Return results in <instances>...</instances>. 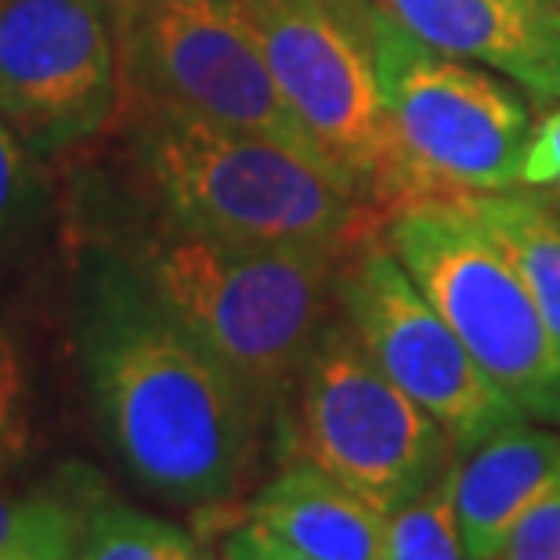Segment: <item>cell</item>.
<instances>
[{
	"instance_id": "9a60e30c",
	"label": "cell",
	"mask_w": 560,
	"mask_h": 560,
	"mask_svg": "<svg viewBox=\"0 0 560 560\" xmlns=\"http://www.w3.org/2000/svg\"><path fill=\"white\" fill-rule=\"evenodd\" d=\"M94 499V485L73 470L40 488H11L0 474V557L77 560Z\"/></svg>"
},
{
	"instance_id": "ba28073f",
	"label": "cell",
	"mask_w": 560,
	"mask_h": 560,
	"mask_svg": "<svg viewBox=\"0 0 560 560\" xmlns=\"http://www.w3.org/2000/svg\"><path fill=\"white\" fill-rule=\"evenodd\" d=\"M113 15L124 105L268 135L318 156L282 102L240 0H120Z\"/></svg>"
},
{
	"instance_id": "d6986e66",
	"label": "cell",
	"mask_w": 560,
	"mask_h": 560,
	"mask_svg": "<svg viewBox=\"0 0 560 560\" xmlns=\"http://www.w3.org/2000/svg\"><path fill=\"white\" fill-rule=\"evenodd\" d=\"M30 445V384L15 337L0 326V474L26 456Z\"/></svg>"
},
{
	"instance_id": "6da1fadb",
	"label": "cell",
	"mask_w": 560,
	"mask_h": 560,
	"mask_svg": "<svg viewBox=\"0 0 560 560\" xmlns=\"http://www.w3.org/2000/svg\"><path fill=\"white\" fill-rule=\"evenodd\" d=\"M69 332L94 423L145 492L188 510L243 492L268 423L260 405L94 235L77 246Z\"/></svg>"
},
{
	"instance_id": "e0dca14e",
	"label": "cell",
	"mask_w": 560,
	"mask_h": 560,
	"mask_svg": "<svg viewBox=\"0 0 560 560\" xmlns=\"http://www.w3.org/2000/svg\"><path fill=\"white\" fill-rule=\"evenodd\" d=\"M196 539L177 524L98 495L88 514L77 560H185Z\"/></svg>"
},
{
	"instance_id": "5bb4252c",
	"label": "cell",
	"mask_w": 560,
	"mask_h": 560,
	"mask_svg": "<svg viewBox=\"0 0 560 560\" xmlns=\"http://www.w3.org/2000/svg\"><path fill=\"white\" fill-rule=\"evenodd\" d=\"M467 207L517 265L560 351V207L532 196V188L528 192H514V188L470 192Z\"/></svg>"
},
{
	"instance_id": "5b68a950",
	"label": "cell",
	"mask_w": 560,
	"mask_h": 560,
	"mask_svg": "<svg viewBox=\"0 0 560 560\" xmlns=\"http://www.w3.org/2000/svg\"><path fill=\"white\" fill-rule=\"evenodd\" d=\"M384 240L495 387L524 416L560 423V351L550 326L467 196L398 210Z\"/></svg>"
},
{
	"instance_id": "7a4b0ae2",
	"label": "cell",
	"mask_w": 560,
	"mask_h": 560,
	"mask_svg": "<svg viewBox=\"0 0 560 560\" xmlns=\"http://www.w3.org/2000/svg\"><path fill=\"white\" fill-rule=\"evenodd\" d=\"M83 235L109 243L138 279L243 380L268 423L290 405L304 359L337 315L348 257L207 235L138 207L105 177L77 188Z\"/></svg>"
},
{
	"instance_id": "8fae6325",
	"label": "cell",
	"mask_w": 560,
	"mask_h": 560,
	"mask_svg": "<svg viewBox=\"0 0 560 560\" xmlns=\"http://www.w3.org/2000/svg\"><path fill=\"white\" fill-rule=\"evenodd\" d=\"M384 8L434 51L560 102V0H384Z\"/></svg>"
},
{
	"instance_id": "52a82bcc",
	"label": "cell",
	"mask_w": 560,
	"mask_h": 560,
	"mask_svg": "<svg viewBox=\"0 0 560 560\" xmlns=\"http://www.w3.org/2000/svg\"><path fill=\"white\" fill-rule=\"evenodd\" d=\"M365 47L398 145L438 199L521 185L535 124L517 91L434 51L380 4Z\"/></svg>"
},
{
	"instance_id": "277c9868",
	"label": "cell",
	"mask_w": 560,
	"mask_h": 560,
	"mask_svg": "<svg viewBox=\"0 0 560 560\" xmlns=\"http://www.w3.org/2000/svg\"><path fill=\"white\" fill-rule=\"evenodd\" d=\"M276 427L290 459L315 463L384 514L459 459L445 427L376 365L340 307L304 359Z\"/></svg>"
},
{
	"instance_id": "7402d4cb",
	"label": "cell",
	"mask_w": 560,
	"mask_h": 560,
	"mask_svg": "<svg viewBox=\"0 0 560 560\" xmlns=\"http://www.w3.org/2000/svg\"><path fill=\"white\" fill-rule=\"evenodd\" d=\"M221 560H315L301 550H293L290 542L276 539L271 532H265L260 524L254 521H240L232 524L229 535L221 539V550H218Z\"/></svg>"
},
{
	"instance_id": "ac0fdd59",
	"label": "cell",
	"mask_w": 560,
	"mask_h": 560,
	"mask_svg": "<svg viewBox=\"0 0 560 560\" xmlns=\"http://www.w3.org/2000/svg\"><path fill=\"white\" fill-rule=\"evenodd\" d=\"M384 521L387 560H467L456 514V467L420 495L387 510Z\"/></svg>"
},
{
	"instance_id": "4fadbf2b",
	"label": "cell",
	"mask_w": 560,
	"mask_h": 560,
	"mask_svg": "<svg viewBox=\"0 0 560 560\" xmlns=\"http://www.w3.org/2000/svg\"><path fill=\"white\" fill-rule=\"evenodd\" d=\"M246 517L315 560H387L384 510L307 459H285Z\"/></svg>"
},
{
	"instance_id": "4316f807",
	"label": "cell",
	"mask_w": 560,
	"mask_h": 560,
	"mask_svg": "<svg viewBox=\"0 0 560 560\" xmlns=\"http://www.w3.org/2000/svg\"><path fill=\"white\" fill-rule=\"evenodd\" d=\"M0 4H4V0H0Z\"/></svg>"
},
{
	"instance_id": "2e32d148",
	"label": "cell",
	"mask_w": 560,
	"mask_h": 560,
	"mask_svg": "<svg viewBox=\"0 0 560 560\" xmlns=\"http://www.w3.org/2000/svg\"><path fill=\"white\" fill-rule=\"evenodd\" d=\"M55 210L44 156L0 116V260L37 240Z\"/></svg>"
},
{
	"instance_id": "9c48e42d",
	"label": "cell",
	"mask_w": 560,
	"mask_h": 560,
	"mask_svg": "<svg viewBox=\"0 0 560 560\" xmlns=\"http://www.w3.org/2000/svg\"><path fill=\"white\" fill-rule=\"evenodd\" d=\"M337 307L376 365L445 427L459 456L528 420L438 315L387 240L359 246L340 265Z\"/></svg>"
},
{
	"instance_id": "ffe728a7",
	"label": "cell",
	"mask_w": 560,
	"mask_h": 560,
	"mask_svg": "<svg viewBox=\"0 0 560 560\" xmlns=\"http://www.w3.org/2000/svg\"><path fill=\"white\" fill-rule=\"evenodd\" d=\"M495 560H560V481L528 506Z\"/></svg>"
},
{
	"instance_id": "44dd1931",
	"label": "cell",
	"mask_w": 560,
	"mask_h": 560,
	"mask_svg": "<svg viewBox=\"0 0 560 560\" xmlns=\"http://www.w3.org/2000/svg\"><path fill=\"white\" fill-rule=\"evenodd\" d=\"M521 185L535 192H560V109L532 127L521 160Z\"/></svg>"
},
{
	"instance_id": "484cf974",
	"label": "cell",
	"mask_w": 560,
	"mask_h": 560,
	"mask_svg": "<svg viewBox=\"0 0 560 560\" xmlns=\"http://www.w3.org/2000/svg\"><path fill=\"white\" fill-rule=\"evenodd\" d=\"M113 4H120V0H113Z\"/></svg>"
},
{
	"instance_id": "3957f363",
	"label": "cell",
	"mask_w": 560,
	"mask_h": 560,
	"mask_svg": "<svg viewBox=\"0 0 560 560\" xmlns=\"http://www.w3.org/2000/svg\"><path fill=\"white\" fill-rule=\"evenodd\" d=\"M120 192L185 229L351 257L387 218L304 149L192 116L124 105L116 116Z\"/></svg>"
},
{
	"instance_id": "8992f818",
	"label": "cell",
	"mask_w": 560,
	"mask_h": 560,
	"mask_svg": "<svg viewBox=\"0 0 560 560\" xmlns=\"http://www.w3.org/2000/svg\"><path fill=\"white\" fill-rule=\"evenodd\" d=\"M282 102L312 141L318 160L332 166L369 207L390 221L416 202H434L398 145L373 58L322 0H240Z\"/></svg>"
},
{
	"instance_id": "30bf717a",
	"label": "cell",
	"mask_w": 560,
	"mask_h": 560,
	"mask_svg": "<svg viewBox=\"0 0 560 560\" xmlns=\"http://www.w3.org/2000/svg\"><path fill=\"white\" fill-rule=\"evenodd\" d=\"M120 105L113 0L0 4V116L44 160L109 135Z\"/></svg>"
},
{
	"instance_id": "cb8c5ba5",
	"label": "cell",
	"mask_w": 560,
	"mask_h": 560,
	"mask_svg": "<svg viewBox=\"0 0 560 560\" xmlns=\"http://www.w3.org/2000/svg\"><path fill=\"white\" fill-rule=\"evenodd\" d=\"M185 560H221L218 553H210L207 546H199V542H192L188 546V553H185Z\"/></svg>"
},
{
	"instance_id": "7c38bea8",
	"label": "cell",
	"mask_w": 560,
	"mask_h": 560,
	"mask_svg": "<svg viewBox=\"0 0 560 560\" xmlns=\"http://www.w3.org/2000/svg\"><path fill=\"white\" fill-rule=\"evenodd\" d=\"M560 481V434L503 427L456 463V514L467 560H495L528 506Z\"/></svg>"
},
{
	"instance_id": "d4e9b609",
	"label": "cell",
	"mask_w": 560,
	"mask_h": 560,
	"mask_svg": "<svg viewBox=\"0 0 560 560\" xmlns=\"http://www.w3.org/2000/svg\"><path fill=\"white\" fill-rule=\"evenodd\" d=\"M0 560H40V557H0Z\"/></svg>"
},
{
	"instance_id": "603a6c76",
	"label": "cell",
	"mask_w": 560,
	"mask_h": 560,
	"mask_svg": "<svg viewBox=\"0 0 560 560\" xmlns=\"http://www.w3.org/2000/svg\"><path fill=\"white\" fill-rule=\"evenodd\" d=\"M332 15H337L343 26L354 30L359 37L365 40V33H369V19H373V0H322Z\"/></svg>"
}]
</instances>
